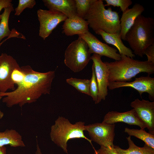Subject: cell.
I'll list each match as a JSON object with an SVG mask.
<instances>
[{
	"mask_svg": "<svg viewBox=\"0 0 154 154\" xmlns=\"http://www.w3.org/2000/svg\"><path fill=\"white\" fill-rule=\"evenodd\" d=\"M23 67L25 75L22 82L12 91L0 92V96H5L3 102L8 107L16 105L22 107L36 102L42 95L50 93L54 71L41 72L34 70L29 65Z\"/></svg>",
	"mask_w": 154,
	"mask_h": 154,
	"instance_id": "cell-1",
	"label": "cell"
},
{
	"mask_svg": "<svg viewBox=\"0 0 154 154\" xmlns=\"http://www.w3.org/2000/svg\"><path fill=\"white\" fill-rule=\"evenodd\" d=\"M121 56L119 60L105 62L108 69L109 82H129L139 73H146L149 76L154 73V63Z\"/></svg>",
	"mask_w": 154,
	"mask_h": 154,
	"instance_id": "cell-2",
	"label": "cell"
},
{
	"mask_svg": "<svg viewBox=\"0 0 154 154\" xmlns=\"http://www.w3.org/2000/svg\"><path fill=\"white\" fill-rule=\"evenodd\" d=\"M127 41L133 53L142 57L145 50L154 43V19L140 15L126 33Z\"/></svg>",
	"mask_w": 154,
	"mask_h": 154,
	"instance_id": "cell-3",
	"label": "cell"
},
{
	"mask_svg": "<svg viewBox=\"0 0 154 154\" xmlns=\"http://www.w3.org/2000/svg\"><path fill=\"white\" fill-rule=\"evenodd\" d=\"M102 0H94L85 19L95 32L99 30L109 33H120L119 13L111 7L106 9Z\"/></svg>",
	"mask_w": 154,
	"mask_h": 154,
	"instance_id": "cell-4",
	"label": "cell"
},
{
	"mask_svg": "<svg viewBox=\"0 0 154 154\" xmlns=\"http://www.w3.org/2000/svg\"><path fill=\"white\" fill-rule=\"evenodd\" d=\"M85 123L81 121L72 124L68 119L59 116L54 124L51 127L50 133L52 141L60 147L66 153L68 154L67 143L69 140L75 138H84L92 145L90 139L84 135Z\"/></svg>",
	"mask_w": 154,
	"mask_h": 154,
	"instance_id": "cell-5",
	"label": "cell"
},
{
	"mask_svg": "<svg viewBox=\"0 0 154 154\" xmlns=\"http://www.w3.org/2000/svg\"><path fill=\"white\" fill-rule=\"evenodd\" d=\"M91 57L87 43L79 37L66 48L64 62L73 72H78L86 67L91 60Z\"/></svg>",
	"mask_w": 154,
	"mask_h": 154,
	"instance_id": "cell-6",
	"label": "cell"
},
{
	"mask_svg": "<svg viewBox=\"0 0 154 154\" xmlns=\"http://www.w3.org/2000/svg\"><path fill=\"white\" fill-rule=\"evenodd\" d=\"M115 125L102 122L85 125V129L88 132L90 140L101 146L112 149L115 135Z\"/></svg>",
	"mask_w": 154,
	"mask_h": 154,
	"instance_id": "cell-7",
	"label": "cell"
},
{
	"mask_svg": "<svg viewBox=\"0 0 154 154\" xmlns=\"http://www.w3.org/2000/svg\"><path fill=\"white\" fill-rule=\"evenodd\" d=\"M40 23L39 35L44 40L61 22L68 18L62 13L54 10H38L37 12Z\"/></svg>",
	"mask_w": 154,
	"mask_h": 154,
	"instance_id": "cell-8",
	"label": "cell"
},
{
	"mask_svg": "<svg viewBox=\"0 0 154 154\" xmlns=\"http://www.w3.org/2000/svg\"><path fill=\"white\" fill-rule=\"evenodd\" d=\"M20 66L12 56L6 53L0 55V92H6L8 90L15 89V84L11 79L13 70Z\"/></svg>",
	"mask_w": 154,
	"mask_h": 154,
	"instance_id": "cell-9",
	"label": "cell"
},
{
	"mask_svg": "<svg viewBox=\"0 0 154 154\" xmlns=\"http://www.w3.org/2000/svg\"><path fill=\"white\" fill-rule=\"evenodd\" d=\"M87 43L90 53L98 54L101 56H105L115 61L119 60L121 56L117 52V50L111 47L100 40L89 31L79 35Z\"/></svg>",
	"mask_w": 154,
	"mask_h": 154,
	"instance_id": "cell-10",
	"label": "cell"
},
{
	"mask_svg": "<svg viewBox=\"0 0 154 154\" xmlns=\"http://www.w3.org/2000/svg\"><path fill=\"white\" fill-rule=\"evenodd\" d=\"M101 57L96 54H93L91 57V60L93 62L98 86V104L102 100L106 99L108 94V88L109 82L108 68L105 62L102 61Z\"/></svg>",
	"mask_w": 154,
	"mask_h": 154,
	"instance_id": "cell-11",
	"label": "cell"
},
{
	"mask_svg": "<svg viewBox=\"0 0 154 154\" xmlns=\"http://www.w3.org/2000/svg\"><path fill=\"white\" fill-rule=\"evenodd\" d=\"M123 87L132 88L137 91L140 96L147 93L150 99H154V78L148 76L135 78L131 82H109L108 88L110 90Z\"/></svg>",
	"mask_w": 154,
	"mask_h": 154,
	"instance_id": "cell-12",
	"label": "cell"
},
{
	"mask_svg": "<svg viewBox=\"0 0 154 154\" xmlns=\"http://www.w3.org/2000/svg\"><path fill=\"white\" fill-rule=\"evenodd\" d=\"M130 106L145 124L149 133L154 135V102L136 98L131 102Z\"/></svg>",
	"mask_w": 154,
	"mask_h": 154,
	"instance_id": "cell-13",
	"label": "cell"
},
{
	"mask_svg": "<svg viewBox=\"0 0 154 154\" xmlns=\"http://www.w3.org/2000/svg\"><path fill=\"white\" fill-rule=\"evenodd\" d=\"M102 122L109 124L122 122L131 125L138 126L143 129L146 128L133 109L123 112L116 111L109 112L105 116Z\"/></svg>",
	"mask_w": 154,
	"mask_h": 154,
	"instance_id": "cell-14",
	"label": "cell"
},
{
	"mask_svg": "<svg viewBox=\"0 0 154 154\" xmlns=\"http://www.w3.org/2000/svg\"><path fill=\"white\" fill-rule=\"evenodd\" d=\"M144 7L139 3H135L130 8L122 13L120 19L121 28L120 35L122 39L125 40L127 32L133 26L136 18L145 11Z\"/></svg>",
	"mask_w": 154,
	"mask_h": 154,
	"instance_id": "cell-15",
	"label": "cell"
},
{
	"mask_svg": "<svg viewBox=\"0 0 154 154\" xmlns=\"http://www.w3.org/2000/svg\"><path fill=\"white\" fill-rule=\"evenodd\" d=\"M88 24L85 20L76 16L67 18L62 25V32L67 36L84 34L89 31Z\"/></svg>",
	"mask_w": 154,
	"mask_h": 154,
	"instance_id": "cell-16",
	"label": "cell"
},
{
	"mask_svg": "<svg viewBox=\"0 0 154 154\" xmlns=\"http://www.w3.org/2000/svg\"><path fill=\"white\" fill-rule=\"evenodd\" d=\"M45 6L49 10L59 11L68 18L78 16L75 0H43Z\"/></svg>",
	"mask_w": 154,
	"mask_h": 154,
	"instance_id": "cell-17",
	"label": "cell"
},
{
	"mask_svg": "<svg viewBox=\"0 0 154 154\" xmlns=\"http://www.w3.org/2000/svg\"><path fill=\"white\" fill-rule=\"evenodd\" d=\"M95 33L100 35L106 43L116 47L121 55H124L132 58L135 57L131 50L123 43L120 33H109L101 30L97 31Z\"/></svg>",
	"mask_w": 154,
	"mask_h": 154,
	"instance_id": "cell-18",
	"label": "cell"
},
{
	"mask_svg": "<svg viewBox=\"0 0 154 154\" xmlns=\"http://www.w3.org/2000/svg\"><path fill=\"white\" fill-rule=\"evenodd\" d=\"M9 145L11 147H24L21 135L15 130L7 129L0 132V147Z\"/></svg>",
	"mask_w": 154,
	"mask_h": 154,
	"instance_id": "cell-19",
	"label": "cell"
},
{
	"mask_svg": "<svg viewBox=\"0 0 154 154\" xmlns=\"http://www.w3.org/2000/svg\"><path fill=\"white\" fill-rule=\"evenodd\" d=\"M129 148L126 149L121 148L119 146L114 145V149L119 154H154V149L145 144L142 147L136 145L129 136L126 137Z\"/></svg>",
	"mask_w": 154,
	"mask_h": 154,
	"instance_id": "cell-20",
	"label": "cell"
},
{
	"mask_svg": "<svg viewBox=\"0 0 154 154\" xmlns=\"http://www.w3.org/2000/svg\"><path fill=\"white\" fill-rule=\"evenodd\" d=\"M124 132L131 136H134L142 140L145 144L154 149V135L147 132L144 129L127 127L125 128Z\"/></svg>",
	"mask_w": 154,
	"mask_h": 154,
	"instance_id": "cell-21",
	"label": "cell"
},
{
	"mask_svg": "<svg viewBox=\"0 0 154 154\" xmlns=\"http://www.w3.org/2000/svg\"><path fill=\"white\" fill-rule=\"evenodd\" d=\"M14 11L13 5L4 9L3 13L1 15L0 22V43L4 38L9 37L11 33V31L9 27V20L11 12Z\"/></svg>",
	"mask_w": 154,
	"mask_h": 154,
	"instance_id": "cell-22",
	"label": "cell"
},
{
	"mask_svg": "<svg viewBox=\"0 0 154 154\" xmlns=\"http://www.w3.org/2000/svg\"><path fill=\"white\" fill-rule=\"evenodd\" d=\"M66 82L78 92L90 96V80L71 77L67 79Z\"/></svg>",
	"mask_w": 154,
	"mask_h": 154,
	"instance_id": "cell-23",
	"label": "cell"
},
{
	"mask_svg": "<svg viewBox=\"0 0 154 154\" xmlns=\"http://www.w3.org/2000/svg\"><path fill=\"white\" fill-rule=\"evenodd\" d=\"M75 1L77 16L85 19L94 0H75Z\"/></svg>",
	"mask_w": 154,
	"mask_h": 154,
	"instance_id": "cell-24",
	"label": "cell"
},
{
	"mask_svg": "<svg viewBox=\"0 0 154 154\" xmlns=\"http://www.w3.org/2000/svg\"><path fill=\"white\" fill-rule=\"evenodd\" d=\"M90 80V96L92 98L95 104H98V90L94 67L93 64L92 66V76Z\"/></svg>",
	"mask_w": 154,
	"mask_h": 154,
	"instance_id": "cell-25",
	"label": "cell"
},
{
	"mask_svg": "<svg viewBox=\"0 0 154 154\" xmlns=\"http://www.w3.org/2000/svg\"><path fill=\"white\" fill-rule=\"evenodd\" d=\"M105 6H112L120 7L122 13L125 11L132 4L131 0H105Z\"/></svg>",
	"mask_w": 154,
	"mask_h": 154,
	"instance_id": "cell-26",
	"label": "cell"
},
{
	"mask_svg": "<svg viewBox=\"0 0 154 154\" xmlns=\"http://www.w3.org/2000/svg\"><path fill=\"white\" fill-rule=\"evenodd\" d=\"M36 4L35 0H19L18 5L15 9V15L19 16L27 8H33Z\"/></svg>",
	"mask_w": 154,
	"mask_h": 154,
	"instance_id": "cell-27",
	"label": "cell"
},
{
	"mask_svg": "<svg viewBox=\"0 0 154 154\" xmlns=\"http://www.w3.org/2000/svg\"><path fill=\"white\" fill-rule=\"evenodd\" d=\"M25 75L23 66H20L13 70L11 74V79L14 84L18 86L23 81Z\"/></svg>",
	"mask_w": 154,
	"mask_h": 154,
	"instance_id": "cell-28",
	"label": "cell"
},
{
	"mask_svg": "<svg viewBox=\"0 0 154 154\" xmlns=\"http://www.w3.org/2000/svg\"><path fill=\"white\" fill-rule=\"evenodd\" d=\"M144 54L147 56V61L154 63V43L146 49Z\"/></svg>",
	"mask_w": 154,
	"mask_h": 154,
	"instance_id": "cell-29",
	"label": "cell"
},
{
	"mask_svg": "<svg viewBox=\"0 0 154 154\" xmlns=\"http://www.w3.org/2000/svg\"><path fill=\"white\" fill-rule=\"evenodd\" d=\"M94 154H119L116 152L114 148L110 149L108 148L100 147L98 150L94 151Z\"/></svg>",
	"mask_w": 154,
	"mask_h": 154,
	"instance_id": "cell-30",
	"label": "cell"
},
{
	"mask_svg": "<svg viewBox=\"0 0 154 154\" xmlns=\"http://www.w3.org/2000/svg\"><path fill=\"white\" fill-rule=\"evenodd\" d=\"M11 0H0V12L2 9L10 7L13 4ZM1 18V15L0 14V22Z\"/></svg>",
	"mask_w": 154,
	"mask_h": 154,
	"instance_id": "cell-31",
	"label": "cell"
},
{
	"mask_svg": "<svg viewBox=\"0 0 154 154\" xmlns=\"http://www.w3.org/2000/svg\"><path fill=\"white\" fill-rule=\"evenodd\" d=\"M6 148L5 146L0 147V154H6Z\"/></svg>",
	"mask_w": 154,
	"mask_h": 154,
	"instance_id": "cell-32",
	"label": "cell"
},
{
	"mask_svg": "<svg viewBox=\"0 0 154 154\" xmlns=\"http://www.w3.org/2000/svg\"><path fill=\"white\" fill-rule=\"evenodd\" d=\"M35 154H42L40 148L39 147L37 141V150L35 152Z\"/></svg>",
	"mask_w": 154,
	"mask_h": 154,
	"instance_id": "cell-33",
	"label": "cell"
},
{
	"mask_svg": "<svg viewBox=\"0 0 154 154\" xmlns=\"http://www.w3.org/2000/svg\"><path fill=\"white\" fill-rule=\"evenodd\" d=\"M2 97L0 96V100L2 98ZM4 115V113L0 110V119H2Z\"/></svg>",
	"mask_w": 154,
	"mask_h": 154,
	"instance_id": "cell-34",
	"label": "cell"
},
{
	"mask_svg": "<svg viewBox=\"0 0 154 154\" xmlns=\"http://www.w3.org/2000/svg\"><path fill=\"white\" fill-rule=\"evenodd\" d=\"M7 38L5 39L4 40H3L0 43V46H1L2 44L4 43L5 41L6 40H7Z\"/></svg>",
	"mask_w": 154,
	"mask_h": 154,
	"instance_id": "cell-35",
	"label": "cell"
}]
</instances>
